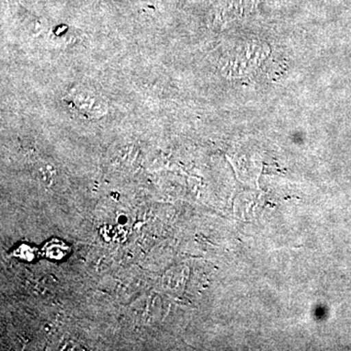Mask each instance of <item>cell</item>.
I'll return each mask as SVG.
<instances>
[{"instance_id":"cell-1","label":"cell","mask_w":351,"mask_h":351,"mask_svg":"<svg viewBox=\"0 0 351 351\" xmlns=\"http://www.w3.org/2000/svg\"><path fill=\"white\" fill-rule=\"evenodd\" d=\"M75 107L89 117H100L107 113V103L92 91L82 90L73 95Z\"/></svg>"}]
</instances>
